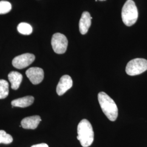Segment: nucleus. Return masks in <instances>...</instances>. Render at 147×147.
Masks as SVG:
<instances>
[{"mask_svg":"<svg viewBox=\"0 0 147 147\" xmlns=\"http://www.w3.org/2000/svg\"><path fill=\"white\" fill-rule=\"evenodd\" d=\"M98 98L100 107L105 116L110 121H116L118 115V109L114 100L104 92L99 93Z\"/></svg>","mask_w":147,"mask_h":147,"instance_id":"obj_1","label":"nucleus"},{"mask_svg":"<svg viewBox=\"0 0 147 147\" xmlns=\"http://www.w3.org/2000/svg\"><path fill=\"white\" fill-rule=\"evenodd\" d=\"M77 138L83 147H89L94 141V131L93 127L89 121L82 119L78 126Z\"/></svg>","mask_w":147,"mask_h":147,"instance_id":"obj_2","label":"nucleus"},{"mask_svg":"<svg viewBox=\"0 0 147 147\" xmlns=\"http://www.w3.org/2000/svg\"><path fill=\"white\" fill-rule=\"evenodd\" d=\"M138 10L135 2L127 0L123 5L121 11V18L127 26H131L136 22L138 19Z\"/></svg>","mask_w":147,"mask_h":147,"instance_id":"obj_3","label":"nucleus"},{"mask_svg":"<svg viewBox=\"0 0 147 147\" xmlns=\"http://www.w3.org/2000/svg\"><path fill=\"white\" fill-rule=\"evenodd\" d=\"M147 70V60L144 58L132 59L126 65L125 71L130 76H135L144 73Z\"/></svg>","mask_w":147,"mask_h":147,"instance_id":"obj_4","label":"nucleus"},{"mask_svg":"<svg viewBox=\"0 0 147 147\" xmlns=\"http://www.w3.org/2000/svg\"><path fill=\"white\" fill-rule=\"evenodd\" d=\"M68 39L63 34L56 33L53 35L51 45L55 53L63 54L65 53L68 47Z\"/></svg>","mask_w":147,"mask_h":147,"instance_id":"obj_5","label":"nucleus"},{"mask_svg":"<svg viewBox=\"0 0 147 147\" xmlns=\"http://www.w3.org/2000/svg\"><path fill=\"white\" fill-rule=\"evenodd\" d=\"M35 58V56L33 54L30 53H24L14 58L12 61V64L16 68H25L33 63Z\"/></svg>","mask_w":147,"mask_h":147,"instance_id":"obj_6","label":"nucleus"},{"mask_svg":"<svg viewBox=\"0 0 147 147\" xmlns=\"http://www.w3.org/2000/svg\"><path fill=\"white\" fill-rule=\"evenodd\" d=\"M26 75L32 84H38L42 82L44 77V72L40 68L32 67L27 70Z\"/></svg>","mask_w":147,"mask_h":147,"instance_id":"obj_7","label":"nucleus"},{"mask_svg":"<svg viewBox=\"0 0 147 147\" xmlns=\"http://www.w3.org/2000/svg\"><path fill=\"white\" fill-rule=\"evenodd\" d=\"M73 84V80L70 76L68 75H63L60 79L57 86L56 92L57 94L59 96L64 94L67 90L71 88Z\"/></svg>","mask_w":147,"mask_h":147,"instance_id":"obj_8","label":"nucleus"},{"mask_svg":"<svg viewBox=\"0 0 147 147\" xmlns=\"http://www.w3.org/2000/svg\"><path fill=\"white\" fill-rule=\"evenodd\" d=\"M42 121L39 116H33L26 117L21 121V125L25 129H36Z\"/></svg>","mask_w":147,"mask_h":147,"instance_id":"obj_9","label":"nucleus"},{"mask_svg":"<svg viewBox=\"0 0 147 147\" xmlns=\"http://www.w3.org/2000/svg\"><path fill=\"white\" fill-rule=\"evenodd\" d=\"M92 18L88 11H84L82 14L79 22V30L82 34L87 33L91 25Z\"/></svg>","mask_w":147,"mask_h":147,"instance_id":"obj_10","label":"nucleus"},{"mask_svg":"<svg viewBox=\"0 0 147 147\" xmlns=\"http://www.w3.org/2000/svg\"><path fill=\"white\" fill-rule=\"evenodd\" d=\"M8 79L11 84V88L17 90L19 88L22 81V75L18 71H11L8 75Z\"/></svg>","mask_w":147,"mask_h":147,"instance_id":"obj_11","label":"nucleus"},{"mask_svg":"<svg viewBox=\"0 0 147 147\" xmlns=\"http://www.w3.org/2000/svg\"><path fill=\"white\" fill-rule=\"evenodd\" d=\"M34 101V98L33 96H26L13 100L11 104L13 107H19L24 108L31 106L33 103Z\"/></svg>","mask_w":147,"mask_h":147,"instance_id":"obj_12","label":"nucleus"},{"mask_svg":"<svg viewBox=\"0 0 147 147\" xmlns=\"http://www.w3.org/2000/svg\"><path fill=\"white\" fill-rule=\"evenodd\" d=\"M9 94V84L5 80H0V99L7 98Z\"/></svg>","mask_w":147,"mask_h":147,"instance_id":"obj_13","label":"nucleus"},{"mask_svg":"<svg viewBox=\"0 0 147 147\" xmlns=\"http://www.w3.org/2000/svg\"><path fill=\"white\" fill-rule=\"evenodd\" d=\"M18 32L24 35H30L33 31L31 26L26 22H21L17 27Z\"/></svg>","mask_w":147,"mask_h":147,"instance_id":"obj_14","label":"nucleus"},{"mask_svg":"<svg viewBox=\"0 0 147 147\" xmlns=\"http://www.w3.org/2000/svg\"><path fill=\"white\" fill-rule=\"evenodd\" d=\"M13 141V138L11 135L8 134L4 130H0V144H10Z\"/></svg>","mask_w":147,"mask_h":147,"instance_id":"obj_15","label":"nucleus"},{"mask_svg":"<svg viewBox=\"0 0 147 147\" xmlns=\"http://www.w3.org/2000/svg\"><path fill=\"white\" fill-rule=\"evenodd\" d=\"M11 9V5L6 1H0V14H5L9 13Z\"/></svg>","mask_w":147,"mask_h":147,"instance_id":"obj_16","label":"nucleus"},{"mask_svg":"<svg viewBox=\"0 0 147 147\" xmlns=\"http://www.w3.org/2000/svg\"><path fill=\"white\" fill-rule=\"evenodd\" d=\"M31 147H49V146L46 143H40L33 145Z\"/></svg>","mask_w":147,"mask_h":147,"instance_id":"obj_17","label":"nucleus"},{"mask_svg":"<svg viewBox=\"0 0 147 147\" xmlns=\"http://www.w3.org/2000/svg\"><path fill=\"white\" fill-rule=\"evenodd\" d=\"M99 1H106V0H99Z\"/></svg>","mask_w":147,"mask_h":147,"instance_id":"obj_18","label":"nucleus"}]
</instances>
